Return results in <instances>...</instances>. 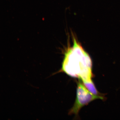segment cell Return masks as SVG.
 Masks as SVG:
<instances>
[{
  "label": "cell",
  "instance_id": "cell-2",
  "mask_svg": "<svg viewBox=\"0 0 120 120\" xmlns=\"http://www.w3.org/2000/svg\"><path fill=\"white\" fill-rule=\"evenodd\" d=\"M98 99L103 100L104 98L91 93L83 83L79 81L77 84L75 102L73 107L70 109L69 114H74L77 116L79 110L82 107L93 100Z\"/></svg>",
  "mask_w": 120,
  "mask_h": 120
},
{
  "label": "cell",
  "instance_id": "cell-3",
  "mask_svg": "<svg viewBox=\"0 0 120 120\" xmlns=\"http://www.w3.org/2000/svg\"><path fill=\"white\" fill-rule=\"evenodd\" d=\"M83 83L87 89L91 93L96 95L102 96L101 95V94L99 93L97 90L92 81L89 82H83Z\"/></svg>",
  "mask_w": 120,
  "mask_h": 120
},
{
  "label": "cell",
  "instance_id": "cell-1",
  "mask_svg": "<svg viewBox=\"0 0 120 120\" xmlns=\"http://www.w3.org/2000/svg\"><path fill=\"white\" fill-rule=\"evenodd\" d=\"M73 44L64 54L61 71L82 82L92 81V61L89 54L73 37Z\"/></svg>",
  "mask_w": 120,
  "mask_h": 120
}]
</instances>
